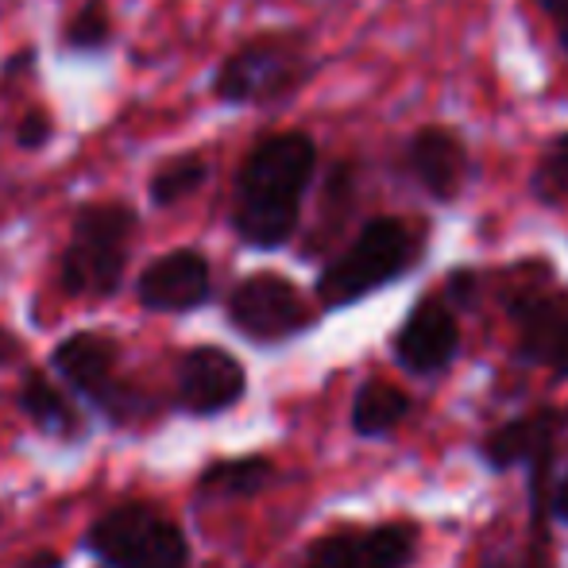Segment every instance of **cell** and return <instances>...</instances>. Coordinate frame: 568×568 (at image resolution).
Wrapping results in <instances>:
<instances>
[{"label":"cell","instance_id":"cell-1","mask_svg":"<svg viewBox=\"0 0 568 568\" xmlns=\"http://www.w3.org/2000/svg\"><path fill=\"white\" fill-rule=\"evenodd\" d=\"M317 171V143L306 132H275L252 148L236 179L232 225L252 247H283L302 217V197Z\"/></svg>","mask_w":568,"mask_h":568},{"label":"cell","instance_id":"cell-2","mask_svg":"<svg viewBox=\"0 0 568 568\" xmlns=\"http://www.w3.org/2000/svg\"><path fill=\"white\" fill-rule=\"evenodd\" d=\"M422 247H426V240H422V232L410 221L372 217L352 236V244L344 247L337 260L325 263V271L317 275V302L325 310L356 306L367 294L410 275Z\"/></svg>","mask_w":568,"mask_h":568},{"label":"cell","instance_id":"cell-3","mask_svg":"<svg viewBox=\"0 0 568 568\" xmlns=\"http://www.w3.org/2000/svg\"><path fill=\"white\" fill-rule=\"evenodd\" d=\"M503 306L515 325L518 359L568 379V286L554 283L549 263H538L534 278H518L515 291L503 294Z\"/></svg>","mask_w":568,"mask_h":568},{"label":"cell","instance_id":"cell-4","mask_svg":"<svg viewBox=\"0 0 568 568\" xmlns=\"http://www.w3.org/2000/svg\"><path fill=\"white\" fill-rule=\"evenodd\" d=\"M132 229L135 217L124 205H85L62 255V286L70 294H101V298L113 294L124 275Z\"/></svg>","mask_w":568,"mask_h":568},{"label":"cell","instance_id":"cell-5","mask_svg":"<svg viewBox=\"0 0 568 568\" xmlns=\"http://www.w3.org/2000/svg\"><path fill=\"white\" fill-rule=\"evenodd\" d=\"M90 549L109 568H186V538L171 518L143 503H124L98 518L90 530Z\"/></svg>","mask_w":568,"mask_h":568},{"label":"cell","instance_id":"cell-6","mask_svg":"<svg viewBox=\"0 0 568 568\" xmlns=\"http://www.w3.org/2000/svg\"><path fill=\"white\" fill-rule=\"evenodd\" d=\"M310 78V59L298 39H255L217 70V98L229 105H267L291 98Z\"/></svg>","mask_w":568,"mask_h":568},{"label":"cell","instance_id":"cell-7","mask_svg":"<svg viewBox=\"0 0 568 568\" xmlns=\"http://www.w3.org/2000/svg\"><path fill=\"white\" fill-rule=\"evenodd\" d=\"M229 322L255 344H278L298 337L302 329L314 325L302 291L283 275H252L232 291L229 298Z\"/></svg>","mask_w":568,"mask_h":568},{"label":"cell","instance_id":"cell-8","mask_svg":"<svg viewBox=\"0 0 568 568\" xmlns=\"http://www.w3.org/2000/svg\"><path fill=\"white\" fill-rule=\"evenodd\" d=\"M403 166L410 182L429 197V202L449 205L468 190L476 163L464 143V135L449 124H422L410 132L403 148Z\"/></svg>","mask_w":568,"mask_h":568},{"label":"cell","instance_id":"cell-9","mask_svg":"<svg viewBox=\"0 0 568 568\" xmlns=\"http://www.w3.org/2000/svg\"><path fill=\"white\" fill-rule=\"evenodd\" d=\"M414 549H418L414 526H359V530H337L317 538L302 568H406L414 561Z\"/></svg>","mask_w":568,"mask_h":568},{"label":"cell","instance_id":"cell-10","mask_svg":"<svg viewBox=\"0 0 568 568\" xmlns=\"http://www.w3.org/2000/svg\"><path fill=\"white\" fill-rule=\"evenodd\" d=\"M568 429V406H538V410L523 414V418L503 422L499 429L484 437L479 453L495 471L507 468H530L534 476H549V460H554L557 437Z\"/></svg>","mask_w":568,"mask_h":568},{"label":"cell","instance_id":"cell-11","mask_svg":"<svg viewBox=\"0 0 568 568\" xmlns=\"http://www.w3.org/2000/svg\"><path fill=\"white\" fill-rule=\"evenodd\" d=\"M460 356V322L445 298H422L395 333V359L410 375H442Z\"/></svg>","mask_w":568,"mask_h":568},{"label":"cell","instance_id":"cell-12","mask_svg":"<svg viewBox=\"0 0 568 568\" xmlns=\"http://www.w3.org/2000/svg\"><path fill=\"white\" fill-rule=\"evenodd\" d=\"M240 398H244V367L236 356L213 344L186 352L179 367V403L190 414H221Z\"/></svg>","mask_w":568,"mask_h":568},{"label":"cell","instance_id":"cell-13","mask_svg":"<svg viewBox=\"0 0 568 568\" xmlns=\"http://www.w3.org/2000/svg\"><path fill=\"white\" fill-rule=\"evenodd\" d=\"M210 298V263L197 252H171L155 260L140 278V302L159 314H182Z\"/></svg>","mask_w":568,"mask_h":568},{"label":"cell","instance_id":"cell-14","mask_svg":"<svg viewBox=\"0 0 568 568\" xmlns=\"http://www.w3.org/2000/svg\"><path fill=\"white\" fill-rule=\"evenodd\" d=\"M54 367L74 390L90 398H109L113 395L116 344L105 333H74L54 348Z\"/></svg>","mask_w":568,"mask_h":568},{"label":"cell","instance_id":"cell-15","mask_svg":"<svg viewBox=\"0 0 568 568\" xmlns=\"http://www.w3.org/2000/svg\"><path fill=\"white\" fill-rule=\"evenodd\" d=\"M414 403L403 387L387 379H367L364 387L356 390V403H352V429L367 442L375 437H387L390 429H398L406 418H410Z\"/></svg>","mask_w":568,"mask_h":568},{"label":"cell","instance_id":"cell-16","mask_svg":"<svg viewBox=\"0 0 568 568\" xmlns=\"http://www.w3.org/2000/svg\"><path fill=\"white\" fill-rule=\"evenodd\" d=\"M271 460L263 456H236V460L210 464L202 476V495H221V499H244L271 484Z\"/></svg>","mask_w":568,"mask_h":568},{"label":"cell","instance_id":"cell-17","mask_svg":"<svg viewBox=\"0 0 568 568\" xmlns=\"http://www.w3.org/2000/svg\"><path fill=\"white\" fill-rule=\"evenodd\" d=\"M20 406H23V414H28V418L43 429V434H59L62 437V434H74V429H78L74 406H70L67 395H62L59 387H51L43 375H31V379L23 383Z\"/></svg>","mask_w":568,"mask_h":568},{"label":"cell","instance_id":"cell-18","mask_svg":"<svg viewBox=\"0 0 568 568\" xmlns=\"http://www.w3.org/2000/svg\"><path fill=\"white\" fill-rule=\"evenodd\" d=\"M530 194L541 205H568V132L554 135V140L541 148L538 163L530 171Z\"/></svg>","mask_w":568,"mask_h":568},{"label":"cell","instance_id":"cell-19","mask_svg":"<svg viewBox=\"0 0 568 568\" xmlns=\"http://www.w3.org/2000/svg\"><path fill=\"white\" fill-rule=\"evenodd\" d=\"M205 182V163L197 155L171 159L166 166H159L155 179H151V202L155 205H174L186 194H194Z\"/></svg>","mask_w":568,"mask_h":568},{"label":"cell","instance_id":"cell-20","mask_svg":"<svg viewBox=\"0 0 568 568\" xmlns=\"http://www.w3.org/2000/svg\"><path fill=\"white\" fill-rule=\"evenodd\" d=\"M105 39H109V12L101 0L85 4L82 12L67 23V43L74 47V51H93V47H101Z\"/></svg>","mask_w":568,"mask_h":568},{"label":"cell","instance_id":"cell-21","mask_svg":"<svg viewBox=\"0 0 568 568\" xmlns=\"http://www.w3.org/2000/svg\"><path fill=\"white\" fill-rule=\"evenodd\" d=\"M476 294H479V278H476V271H468V267H460V271H453L449 278H445V306L453 310H468V306H476Z\"/></svg>","mask_w":568,"mask_h":568},{"label":"cell","instance_id":"cell-22","mask_svg":"<svg viewBox=\"0 0 568 568\" xmlns=\"http://www.w3.org/2000/svg\"><path fill=\"white\" fill-rule=\"evenodd\" d=\"M47 135H51V120L43 113H28L20 124V132H16V140H20V148H43Z\"/></svg>","mask_w":568,"mask_h":568},{"label":"cell","instance_id":"cell-23","mask_svg":"<svg viewBox=\"0 0 568 568\" xmlns=\"http://www.w3.org/2000/svg\"><path fill=\"white\" fill-rule=\"evenodd\" d=\"M534 4H538V12L546 16L549 23H554L557 43H561L568 54V0H534Z\"/></svg>","mask_w":568,"mask_h":568},{"label":"cell","instance_id":"cell-24","mask_svg":"<svg viewBox=\"0 0 568 568\" xmlns=\"http://www.w3.org/2000/svg\"><path fill=\"white\" fill-rule=\"evenodd\" d=\"M554 515L568 526V471L561 476V484H557V491H554Z\"/></svg>","mask_w":568,"mask_h":568},{"label":"cell","instance_id":"cell-25","mask_svg":"<svg viewBox=\"0 0 568 568\" xmlns=\"http://www.w3.org/2000/svg\"><path fill=\"white\" fill-rule=\"evenodd\" d=\"M23 568H62V561H59V554H39V557H31V561H23Z\"/></svg>","mask_w":568,"mask_h":568},{"label":"cell","instance_id":"cell-26","mask_svg":"<svg viewBox=\"0 0 568 568\" xmlns=\"http://www.w3.org/2000/svg\"><path fill=\"white\" fill-rule=\"evenodd\" d=\"M12 348H16V341H12V337H8V333H4V329H0V364H4V359H8V356H12Z\"/></svg>","mask_w":568,"mask_h":568}]
</instances>
